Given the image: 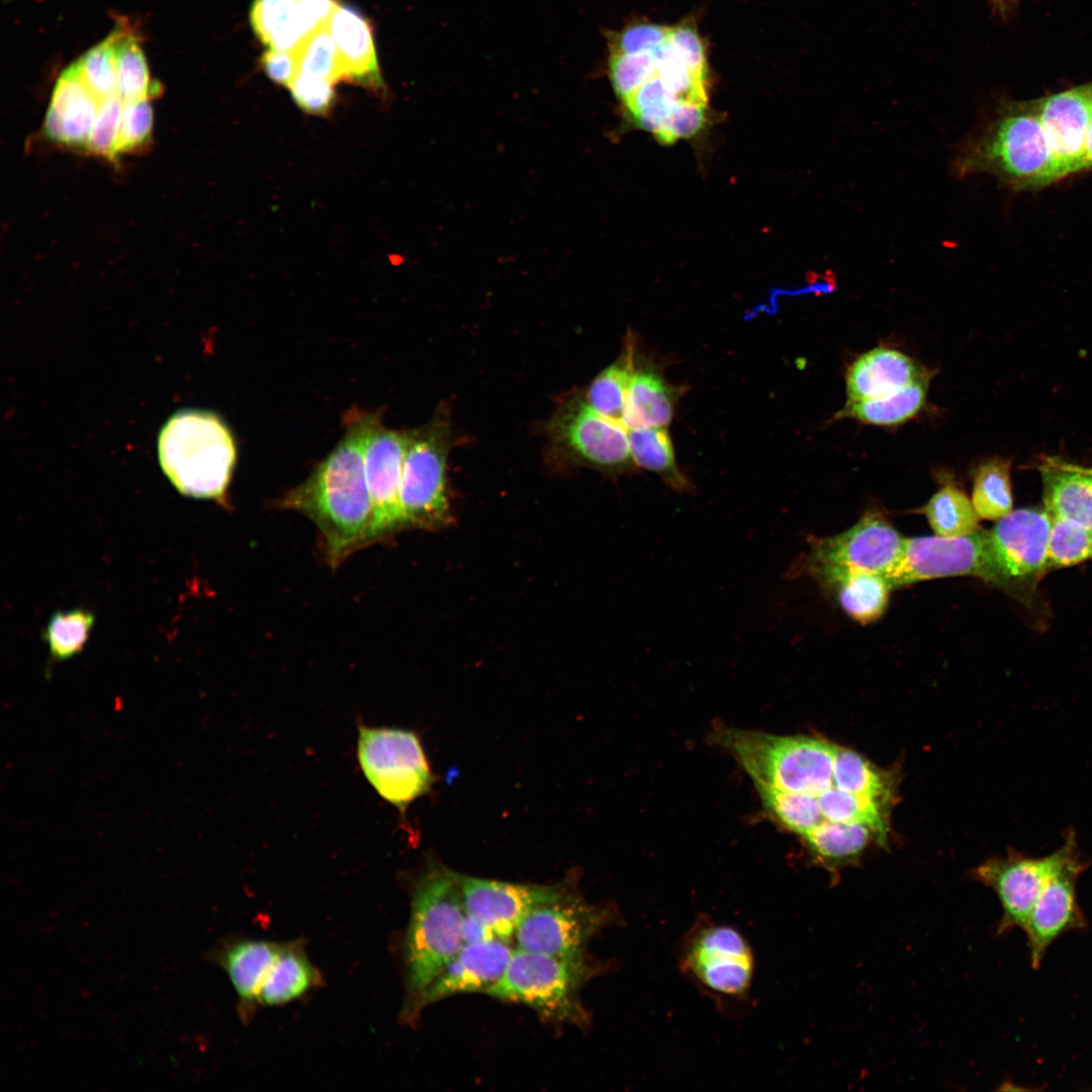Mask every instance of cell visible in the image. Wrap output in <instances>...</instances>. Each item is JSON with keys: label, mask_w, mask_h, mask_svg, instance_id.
<instances>
[{"label": "cell", "mask_w": 1092, "mask_h": 1092, "mask_svg": "<svg viewBox=\"0 0 1092 1092\" xmlns=\"http://www.w3.org/2000/svg\"><path fill=\"white\" fill-rule=\"evenodd\" d=\"M329 28L337 46L344 81L380 91L383 89L372 27L355 7L340 3Z\"/></svg>", "instance_id": "cell-23"}, {"label": "cell", "mask_w": 1092, "mask_h": 1092, "mask_svg": "<svg viewBox=\"0 0 1092 1092\" xmlns=\"http://www.w3.org/2000/svg\"><path fill=\"white\" fill-rule=\"evenodd\" d=\"M260 64L273 82L288 87L297 74L293 52L268 48L261 56Z\"/></svg>", "instance_id": "cell-49"}, {"label": "cell", "mask_w": 1092, "mask_h": 1092, "mask_svg": "<svg viewBox=\"0 0 1092 1092\" xmlns=\"http://www.w3.org/2000/svg\"><path fill=\"white\" fill-rule=\"evenodd\" d=\"M937 536L958 537L980 529V518L972 499L954 483H944L922 508Z\"/></svg>", "instance_id": "cell-33"}, {"label": "cell", "mask_w": 1092, "mask_h": 1092, "mask_svg": "<svg viewBox=\"0 0 1092 1092\" xmlns=\"http://www.w3.org/2000/svg\"><path fill=\"white\" fill-rule=\"evenodd\" d=\"M1092 84V83H1091Z\"/></svg>", "instance_id": "cell-55"}, {"label": "cell", "mask_w": 1092, "mask_h": 1092, "mask_svg": "<svg viewBox=\"0 0 1092 1092\" xmlns=\"http://www.w3.org/2000/svg\"><path fill=\"white\" fill-rule=\"evenodd\" d=\"M657 75L677 102L707 105L706 78L696 75L666 40L652 52Z\"/></svg>", "instance_id": "cell-38"}, {"label": "cell", "mask_w": 1092, "mask_h": 1092, "mask_svg": "<svg viewBox=\"0 0 1092 1092\" xmlns=\"http://www.w3.org/2000/svg\"><path fill=\"white\" fill-rule=\"evenodd\" d=\"M622 103L629 113L631 121L656 136L677 100L665 88L660 77L656 74L624 99Z\"/></svg>", "instance_id": "cell-39"}, {"label": "cell", "mask_w": 1092, "mask_h": 1092, "mask_svg": "<svg viewBox=\"0 0 1092 1092\" xmlns=\"http://www.w3.org/2000/svg\"><path fill=\"white\" fill-rule=\"evenodd\" d=\"M299 0H253L251 26L262 43L292 52L304 37L298 23Z\"/></svg>", "instance_id": "cell-32"}, {"label": "cell", "mask_w": 1092, "mask_h": 1092, "mask_svg": "<svg viewBox=\"0 0 1092 1092\" xmlns=\"http://www.w3.org/2000/svg\"><path fill=\"white\" fill-rule=\"evenodd\" d=\"M627 434L635 465L656 473L675 491H694V485L676 465L670 437L664 427L629 429Z\"/></svg>", "instance_id": "cell-29"}, {"label": "cell", "mask_w": 1092, "mask_h": 1092, "mask_svg": "<svg viewBox=\"0 0 1092 1092\" xmlns=\"http://www.w3.org/2000/svg\"><path fill=\"white\" fill-rule=\"evenodd\" d=\"M462 937L464 944L480 943L498 938L489 925L467 912L462 923Z\"/></svg>", "instance_id": "cell-51"}, {"label": "cell", "mask_w": 1092, "mask_h": 1092, "mask_svg": "<svg viewBox=\"0 0 1092 1092\" xmlns=\"http://www.w3.org/2000/svg\"><path fill=\"white\" fill-rule=\"evenodd\" d=\"M1080 851L1076 833L1069 828L1063 845L1049 855L1034 857L1011 848L1006 856L990 857L977 867L974 878L993 890L1001 904L996 933L1022 929L1048 881Z\"/></svg>", "instance_id": "cell-11"}, {"label": "cell", "mask_w": 1092, "mask_h": 1092, "mask_svg": "<svg viewBox=\"0 0 1092 1092\" xmlns=\"http://www.w3.org/2000/svg\"><path fill=\"white\" fill-rule=\"evenodd\" d=\"M149 100L141 99L124 102L118 134L117 154L142 147L150 139L154 113Z\"/></svg>", "instance_id": "cell-45"}, {"label": "cell", "mask_w": 1092, "mask_h": 1092, "mask_svg": "<svg viewBox=\"0 0 1092 1092\" xmlns=\"http://www.w3.org/2000/svg\"><path fill=\"white\" fill-rule=\"evenodd\" d=\"M448 428L434 420L412 431L399 490L402 528L436 529L450 520L446 493Z\"/></svg>", "instance_id": "cell-9"}, {"label": "cell", "mask_w": 1092, "mask_h": 1092, "mask_svg": "<svg viewBox=\"0 0 1092 1092\" xmlns=\"http://www.w3.org/2000/svg\"><path fill=\"white\" fill-rule=\"evenodd\" d=\"M282 942L259 938L226 937L219 940L206 954L222 969L238 996V1013L243 1021L258 1007L263 982L279 953Z\"/></svg>", "instance_id": "cell-21"}, {"label": "cell", "mask_w": 1092, "mask_h": 1092, "mask_svg": "<svg viewBox=\"0 0 1092 1092\" xmlns=\"http://www.w3.org/2000/svg\"><path fill=\"white\" fill-rule=\"evenodd\" d=\"M357 759L374 791L402 814L435 782L421 739L412 730L359 723Z\"/></svg>", "instance_id": "cell-7"}, {"label": "cell", "mask_w": 1092, "mask_h": 1092, "mask_svg": "<svg viewBox=\"0 0 1092 1092\" xmlns=\"http://www.w3.org/2000/svg\"><path fill=\"white\" fill-rule=\"evenodd\" d=\"M674 390L655 371L634 370L629 383L623 417L629 429L665 427L672 419Z\"/></svg>", "instance_id": "cell-27"}, {"label": "cell", "mask_w": 1092, "mask_h": 1092, "mask_svg": "<svg viewBox=\"0 0 1092 1092\" xmlns=\"http://www.w3.org/2000/svg\"><path fill=\"white\" fill-rule=\"evenodd\" d=\"M931 375L924 372L903 389L876 399L846 403L838 414L876 426H897L916 416L923 407Z\"/></svg>", "instance_id": "cell-30"}, {"label": "cell", "mask_w": 1092, "mask_h": 1092, "mask_svg": "<svg viewBox=\"0 0 1092 1092\" xmlns=\"http://www.w3.org/2000/svg\"><path fill=\"white\" fill-rule=\"evenodd\" d=\"M323 985V976L310 962L300 940L282 942L258 996L259 1006H281Z\"/></svg>", "instance_id": "cell-26"}, {"label": "cell", "mask_w": 1092, "mask_h": 1092, "mask_svg": "<svg viewBox=\"0 0 1092 1092\" xmlns=\"http://www.w3.org/2000/svg\"><path fill=\"white\" fill-rule=\"evenodd\" d=\"M88 90L103 100L117 94V61L111 35L86 52L76 61Z\"/></svg>", "instance_id": "cell-41"}, {"label": "cell", "mask_w": 1092, "mask_h": 1092, "mask_svg": "<svg viewBox=\"0 0 1092 1092\" xmlns=\"http://www.w3.org/2000/svg\"><path fill=\"white\" fill-rule=\"evenodd\" d=\"M95 616L86 609L56 611L42 634L51 658L63 661L81 653L93 629Z\"/></svg>", "instance_id": "cell-36"}, {"label": "cell", "mask_w": 1092, "mask_h": 1092, "mask_svg": "<svg viewBox=\"0 0 1092 1092\" xmlns=\"http://www.w3.org/2000/svg\"><path fill=\"white\" fill-rule=\"evenodd\" d=\"M964 575L988 580V531L982 528L958 537L905 539L900 557L884 576L893 590L921 580Z\"/></svg>", "instance_id": "cell-14"}, {"label": "cell", "mask_w": 1092, "mask_h": 1092, "mask_svg": "<svg viewBox=\"0 0 1092 1092\" xmlns=\"http://www.w3.org/2000/svg\"><path fill=\"white\" fill-rule=\"evenodd\" d=\"M598 971V964L587 958H557L517 947L486 995L527 1005L551 1021L584 1025L588 1017L579 992Z\"/></svg>", "instance_id": "cell-6"}, {"label": "cell", "mask_w": 1092, "mask_h": 1092, "mask_svg": "<svg viewBox=\"0 0 1092 1092\" xmlns=\"http://www.w3.org/2000/svg\"><path fill=\"white\" fill-rule=\"evenodd\" d=\"M633 356L631 344L623 357L594 379L586 395L587 403L596 412L621 424H623L627 391L634 371Z\"/></svg>", "instance_id": "cell-35"}, {"label": "cell", "mask_w": 1092, "mask_h": 1092, "mask_svg": "<svg viewBox=\"0 0 1092 1092\" xmlns=\"http://www.w3.org/2000/svg\"><path fill=\"white\" fill-rule=\"evenodd\" d=\"M552 431L561 444L594 467L613 474L635 468L628 429L596 412L587 401L567 402L553 420Z\"/></svg>", "instance_id": "cell-16"}, {"label": "cell", "mask_w": 1092, "mask_h": 1092, "mask_svg": "<svg viewBox=\"0 0 1092 1092\" xmlns=\"http://www.w3.org/2000/svg\"><path fill=\"white\" fill-rule=\"evenodd\" d=\"M822 586L834 590L843 611L860 624L872 623L883 615L892 590L884 575L866 571L846 572Z\"/></svg>", "instance_id": "cell-28"}, {"label": "cell", "mask_w": 1092, "mask_h": 1092, "mask_svg": "<svg viewBox=\"0 0 1092 1092\" xmlns=\"http://www.w3.org/2000/svg\"><path fill=\"white\" fill-rule=\"evenodd\" d=\"M366 413L357 407L349 411L337 446L303 482L277 502L279 508L297 511L314 523L333 568L377 541L363 458Z\"/></svg>", "instance_id": "cell-2"}, {"label": "cell", "mask_w": 1092, "mask_h": 1092, "mask_svg": "<svg viewBox=\"0 0 1092 1092\" xmlns=\"http://www.w3.org/2000/svg\"><path fill=\"white\" fill-rule=\"evenodd\" d=\"M510 941L464 944L438 974L418 1001L414 1020L428 1005L462 993H487L503 977L514 949Z\"/></svg>", "instance_id": "cell-20"}, {"label": "cell", "mask_w": 1092, "mask_h": 1092, "mask_svg": "<svg viewBox=\"0 0 1092 1092\" xmlns=\"http://www.w3.org/2000/svg\"><path fill=\"white\" fill-rule=\"evenodd\" d=\"M679 969L704 993L719 1001H744L754 975V956L736 928L698 920L682 938Z\"/></svg>", "instance_id": "cell-8"}, {"label": "cell", "mask_w": 1092, "mask_h": 1092, "mask_svg": "<svg viewBox=\"0 0 1092 1092\" xmlns=\"http://www.w3.org/2000/svg\"><path fill=\"white\" fill-rule=\"evenodd\" d=\"M1089 558H1092V533L1074 520L1052 518L1046 567L1071 566Z\"/></svg>", "instance_id": "cell-40"}, {"label": "cell", "mask_w": 1092, "mask_h": 1092, "mask_svg": "<svg viewBox=\"0 0 1092 1092\" xmlns=\"http://www.w3.org/2000/svg\"><path fill=\"white\" fill-rule=\"evenodd\" d=\"M904 541L880 512L871 511L848 530L813 541L799 567L821 585L851 571L885 575L900 557Z\"/></svg>", "instance_id": "cell-10"}, {"label": "cell", "mask_w": 1092, "mask_h": 1092, "mask_svg": "<svg viewBox=\"0 0 1092 1092\" xmlns=\"http://www.w3.org/2000/svg\"><path fill=\"white\" fill-rule=\"evenodd\" d=\"M1059 180L1087 170L1085 138L1092 117V84L1034 100Z\"/></svg>", "instance_id": "cell-19"}, {"label": "cell", "mask_w": 1092, "mask_h": 1092, "mask_svg": "<svg viewBox=\"0 0 1092 1092\" xmlns=\"http://www.w3.org/2000/svg\"><path fill=\"white\" fill-rule=\"evenodd\" d=\"M1044 511L1074 520L1092 533V475L1083 467L1046 459L1040 466Z\"/></svg>", "instance_id": "cell-25"}, {"label": "cell", "mask_w": 1092, "mask_h": 1092, "mask_svg": "<svg viewBox=\"0 0 1092 1092\" xmlns=\"http://www.w3.org/2000/svg\"><path fill=\"white\" fill-rule=\"evenodd\" d=\"M922 371L898 350L878 347L860 355L846 372L847 403L893 394L919 378Z\"/></svg>", "instance_id": "cell-24"}, {"label": "cell", "mask_w": 1092, "mask_h": 1092, "mask_svg": "<svg viewBox=\"0 0 1092 1092\" xmlns=\"http://www.w3.org/2000/svg\"><path fill=\"white\" fill-rule=\"evenodd\" d=\"M334 86L328 80L297 74L287 88L304 112L325 115L331 111L336 99Z\"/></svg>", "instance_id": "cell-46"}, {"label": "cell", "mask_w": 1092, "mask_h": 1092, "mask_svg": "<svg viewBox=\"0 0 1092 1092\" xmlns=\"http://www.w3.org/2000/svg\"><path fill=\"white\" fill-rule=\"evenodd\" d=\"M1083 468H1084V467H1083ZM1084 470H1085L1086 472H1088L1089 474H1091V475H1092V468H1084Z\"/></svg>", "instance_id": "cell-54"}, {"label": "cell", "mask_w": 1092, "mask_h": 1092, "mask_svg": "<svg viewBox=\"0 0 1092 1092\" xmlns=\"http://www.w3.org/2000/svg\"><path fill=\"white\" fill-rule=\"evenodd\" d=\"M99 103L85 85L75 62L57 81L44 119L47 134L67 146L87 147Z\"/></svg>", "instance_id": "cell-22"}, {"label": "cell", "mask_w": 1092, "mask_h": 1092, "mask_svg": "<svg viewBox=\"0 0 1092 1092\" xmlns=\"http://www.w3.org/2000/svg\"><path fill=\"white\" fill-rule=\"evenodd\" d=\"M606 906L587 903L572 886L560 897L541 904L519 924L517 947L557 958L583 959L590 938L615 921Z\"/></svg>", "instance_id": "cell-12"}, {"label": "cell", "mask_w": 1092, "mask_h": 1092, "mask_svg": "<svg viewBox=\"0 0 1092 1092\" xmlns=\"http://www.w3.org/2000/svg\"><path fill=\"white\" fill-rule=\"evenodd\" d=\"M465 913L460 874L430 859L413 886L404 936V1022L414 1020L421 996L464 945Z\"/></svg>", "instance_id": "cell-4"}, {"label": "cell", "mask_w": 1092, "mask_h": 1092, "mask_svg": "<svg viewBox=\"0 0 1092 1092\" xmlns=\"http://www.w3.org/2000/svg\"><path fill=\"white\" fill-rule=\"evenodd\" d=\"M411 435L385 428L379 412L366 413L363 458L377 541L402 528L399 490Z\"/></svg>", "instance_id": "cell-15"}, {"label": "cell", "mask_w": 1092, "mask_h": 1092, "mask_svg": "<svg viewBox=\"0 0 1092 1092\" xmlns=\"http://www.w3.org/2000/svg\"><path fill=\"white\" fill-rule=\"evenodd\" d=\"M157 450L164 474L181 494L228 506L237 449L217 415L201 410L175 413L159 433Z\"/></svg>", "instance_id": "cell-5"}, {"label": "cell", "mask_w": 1092, "mask_h": 1092, "mask_svg": "<svg viewBox=\"0 0 1092 1092\" xmlns=\"http://www.w3.org/2000/svg\"><path fill=\"white\" fill-rule=\"evenodd\" d=\"M1051 517L1038 509L1012 511L988 531L987 582L1031 590L1046 567Z\"/></svg>", "instance_id": "cell-13"}, {"label": "cell", "mask_w": 1092, "mask_h": 1092, "mask_svg": "<svg viewBox=\"0 0 1092 1092\" xmlns=\"http://www.w3.org/2000/svg\"><path fill=\"white\" fill-rule=\"evenodd\" d=\"M292 52L297 74L325 79L334 84L344 81L340 56L329 24L305 35Z\"/></svg>", "instance_id": "cell-37"}, {"label": "cell", "mask_w": 1092, "mask_h": 1092, "mask_svg": "<svg viewBox=\"0 0 1092 1092\" xmlns=\"http://www.w3.org/2000/svg\"><path fill=\"white\" fill-rule=\"evenodd\" d=\"M957 178L994 176L1015 190H1034L1059 181L1033 101H1001L954 149Z\"/></svg>", "instance_id": "cell-3"}, {"label": "cell", "mask_w": 1092, "mask_h": 1092, "mask_svg": "<svg viewBox=\"0 0 1092 1092\" xmlns=\"http://www.w3.org/2000/svg\"><path fill=\"white\" fill-rule=\"evenodd\" d=\"M1009 460L994 457L976 470L972 503L980 519L998 521L1012 512Z\"/></svg>", "instance_id": "cell-34"}, {"label": "cell", "mask_w": 1092, "mask_h": 1092, "mask_svg": "<svg viewBox=\"0 0 1092 1092\" xmlns=\"http://www.w3.org/2000/svg\"><path fill=\"white\" fill-rule=\"evenodd\" d=\"M608 64L613 89L622 101L657 74L652 53L610 55Z\"/></svg>", "instance_id": "cell-42"}, {"label": "cell", "mask_w": 1092, "mask_h": 1092, "mask_svg": "<svg viewBox=\"0 0 1092 1092\" xmlns=\"http://www.w3.org/2000/svg\"><path fill=\"white\" fill-rule=\"evenodd\" d=\"M671 26L654 23H636L620 31L610 33V55H635L652 53L668 38Z\"/></svg>", "instance_id": "cell-44"}, {"label": "cell", "mask_w": 1092, "mask_h": 1092, "mask_svg": "<svg viewBox=\"0 0 1092 1092\" xmlns=\"http://www.w3.org/2000/svg\"><path fill=\"white\" fill-rule=\"evenodd\" d=\"M1085 158L1087 170L1092 169V117L1088 124L1085 138Z\"/></svg>", "instance_id": "cell-53"}, {"label": "cell", "mask_w": 1092, "mask_h": 1092, "mask_svg": "<svg viewBox=\"0 0 1092 1092\" xmlns=\"http://www.w3.org/2000/svg\"><path fill=\"white\" fill-rule=\"evenodd\" d=\"M667 40L679 59L696 75L706 78L707 59L705 46L694 25L672 26Z\"/></svg>", "instance_id": "cell-48"}, {"label": "cell", "mask_w": 1092, "mask_h": 1092, "mask_svg": "<svg viewBox=\"0 0 1092 1092\" xmlns=\"http://www.w3.org/2000/svg\"><path fill=\"white\" fill-rule=\"evenodd\" d=\"M1091 863L1080 851L1045 884L1022 930L1030 966L1036 970L1049 947L1062 935L1083 931L1088 920L1077 899V882Z\"/></svg>", "instance_id": "cell-17"}, {"label": "cell", "mask_w": 1092, "mask_h": 1092, "mask_svg": "<svg viewBox=\"0 0 1092 1092\" xmlns=\"http://www.w3.org/2000/svg\"><path fill=\"white\" fill-rule=\"evenodd\" d=\"M465 910L487 925L496 937L510 941L537 906L555 900L574 886L567 880L554 885L512 883L460 874Z\"/></svg>", "instance_id": "cell-18"}, {"label": "cell", "mask_w": 1092, "mask_h": 1092, "mask_svg": "<svg viewBox=\"0 0 1092 1092\" xmlns=\"http://www.w3.org/2000/svg\"><path fill=\"white\" fill-rule=\"evenodd\" d=\"M124 101L118 94L100 101L96 119L91 130L87 148L97 154L114 158Z\"/></svg>", "instance_id": "cell-43"}, {"label": "cell", "mask_w": 1092, "mask_h": 1092, "mask_svg": "<svg viewBox=\"0 0 1092 1092\" xmlns=\"http://www.w3.org/2000/svg\"><path fill=\"white\" fill-rule=\"evenodd\" d=\"M110 35L115 43L119 97L128 102L160 95L161 85L151 80L138 32L120 21Z\"/></svg>", "instance_id": "cell-31"}, {"label": "cell", "mask_w": 1092, "mask_h": 1092, "mask_svg": "<svg viewBox=\"0 0 1092 1092\" xmlns=\"http://www.w3.org/2000/svg\"><path fill=\"white\" fill-rule=\"evenodd\" d=\"M705 121L706 105L677 102L655 138L662 145H671L679 139L695 135Z\"/></svg>", "instance_id": "cell-47"}, {"label": "cell", "mask_w": 1092, "mask_h": 1092, "mask_svg": "<svg viewBox=\"0 0 1092 1092\" xmlns=\"http://www.w3.org/2000/svg\"><path fill=\"white\" fill-rule=\"evenodd\" d=\"M992 13L1002 20L1009 19L1018 7L1020 0H988Z\"/></svg>", "instance_id": "cell-52"}, {"label": "cell", "mask_w": 1092, "mask_h": 1092, "mask_svg": "<svg viewBox=\"0 0 1092 1092\" xmlns=\"http://www.w3.org/2000/svg\"><path fill=\"white\" fill-rule=\"evenodd\" d=\"M712 738L750 778L769 817L825 867L886 838L891 778L859 753L818 737L740 728H717Z\"/></svg>", "instance_id": "cell-1"}, {"label": "cell", "mask_w": 1092, "mask_h": 1092, "mask_svg": "<svg viewBox=\"0 0 1092 1092\" xmlns=\"http://www.w3.org/2000/svg\"><path fill=\"white\" fill-rule=\"evenodd\" d=\"M339 0H299L298 23L303 36L329 24Z\"/></svg>", "instance_id": "cell-50"}]
</instances>
